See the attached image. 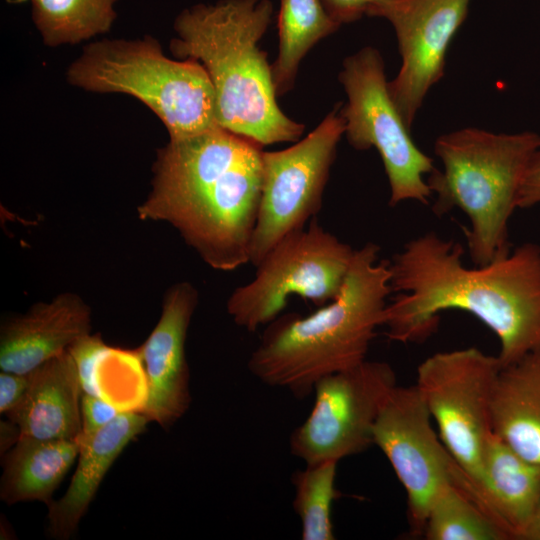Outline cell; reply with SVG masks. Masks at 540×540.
<instances>
[{
	"instance_id": "6da1fadb",
	"label": "cell",
	"mask_w": 540,
	"mask_h": 540,
	"mask_svg": "<svg viewBox=\"0 0 540 540\" xmlns=\"http://www.w3.org/2000/svg\"><path fill=\"white\" fill-rule=\"evenodd\" d=\"M459 242L428 232L389 261L395 295L383 325L390 340L420 343L438 329L440 313L469 312L500 341L503 367L540 355V245L525 242L485 265L467 267Z\"/></svg>"
},
{
	"instance_id": "7a4b0ae2",
	"label": "cell",
	"mask_w": 540,
	"mask_h": 540,
	"mask_svg": "<svg viewBox=\"0 0 540 540\" xmlns=\"http://www.w3.org/2000/svg\"><path fill=\"white\" fill-rule=\"evenodd\" d=\"M262 146L220 125L158 151L141 220L165 222L211 268L250 262L263 182Z\"/></svg>"
},
{
	"instance_id": "3957f363",
	"label": "cell",
	"mask_w": 540,
	"mask_h": 540,
	"mask_svg": "<svg viewBox=\"0 0 540 540\" xmlns=\"http://www.w3.org/2000/svg\"><path fill=\"white\" fill-rule=\"evenodd\" d=\"M368 242L355 250L336 299L308 316L289 312L266 325L248 360L262 383L287 389L298 398L322 378L364 362L392 293L389 261Z\"/></svg>"
},
{
	"instance_id": "277c9868",
	"label": "cell",
	"mask_w": 540,
	"mask_h": 540,
	"mask_svg": "<svg viewBox=\"0 0 540 540\" xmlns=\"http://www.w3.org/2000/svg\"><path fill=\"white\" fill-rule=\"evenodd\" d=\"M273 14L269 0L198 4L174 23L173 54L199 62L212 83L223 128L266 146L297 142L305 126L277 104L272 66L258 42Z\"/></svg>"
},
{
	"instance_id": "5b68a950",
	"label": "cell",
	"mask_w": 540,
	"mask_h": 540,
	"mask_svg": "<svg viewBox=\"0 0 540 540\" xmlns=\"http://www.w3.org/2000/svg\"><path fill=\"white\" fill-rule=\"evenodd\" d=\"M540 147L532 131L492 133L464 128L437 138L434 152L443 164L426 182L435 194L433 213L441 217L454 208L463 211L464 229L475 265H485L512 247L508 223L517 207L525 171Z\"/></svg>"
},
{
	"instance_id": "8992f818",
	"label": "cell",
	"mask_w": 540,
	"mask_h": 540,
	"mask_svg": "<svg viewBox=\"0 0 540 540\" xmlns=\"http://www.w3.org/2000/svg\"><path fill=\"white\" fill-rule=\"evenodd\" d=\"M67 80L89 92L137 98L158 116L170 139L219 125L214 89L204 67L195 60L168 58L150 37L88 45L69 66Z\"/></svg>"
},
{
	"instance_id": "52a82bcc",
	"label": "cell",
	"mask_w": 540,
	"mask_h": 540,
	"mask_svg": "<svg viewBox=\"0 0 540 540\" xmlns=\"http://www.w3.org/2000/svg\"><path fill=\"white\" fill-rule=\"evenodd\" d=\"M354 253L313 218L272 247L255 266L254 279L231 293L227 312L237 326L254 332L282 314L291 296L321 307L340 294Z\"/></svg>"
},
{
	"instance_id": "ba28073f",
	"label": "cell",
	"mask_w": 540,
	"mask_h": 540,
	"mask_svg": "<svg viewBox=\"0 0 540 540\" xmlns=\"http://www.w3.org/2000/svg\"><path fill=\"white\" fill-rule=\"evenodd\" d=\"M339 80L348 98L340 108L344 134L353 148L378 151L390 186L389 205L428 204L432 192L424 176L435 170L434 161L413 142L390 96L381 54L365 47L346 58Z\"/></svg>"
},
{
	"instance_id": "9c48e42d",
	"label": "cell",
	"mask_w": 540,
	"mask_h": 540,
	"mask_svg": "<svg viewBox=\"0 0 540 540\" xmlns=\"http://www.w3.org/2000/svg\"><path fill=\"white\" fill-rule=\"evenodd\" d=\"M501 369L497 356L475 347L435 353L417 368L415 385L441 441L474 483L480 480L482 454L492 432V400Z\"/></svg>"
},
{
	"instance_id": "30bf717a",
	"label": "cell",
	"mask_w": 540,
	"mask_h": 540,
	"mask_svg": "<svg viewBox=\"0 0 540 540\" xmlns=\"http://www.w3.org/2000/svg\"><path fill=\"white\" fill-rule=\"evenodd\" d=\"M345 132L339 107L327 114L305 138L280 151H263V182L259 211L250 246L256 266L287 234L302 229L318 214Z\"/></svg>"
},
{
	"instance_id": "8fae6325",
	"label": "cell",
	"mask_w": 540,
	"mask_h": 540,
	"mask_svg": "<svg viewBox=\"0 0 540 540\" xmlns=\"http://www.w3.org/2000/svg\"><path fill=\"white\" fill-rule=\"evenodd\" d=\"M393 368L383 361L361 364L320 379L305 421L290 436L291 453L306 464L340 461L373 444V427L396 386Z\"/></svg>"
},
{
	"instance_id": "7c38bea8",
	"label": "cell",
	"mask_w": 540,
	"mask_h": 540,
	"mask_svg": "<svg viewBox=\"0 0 540 540\" xmlns=\"http://www.w3.org/2000/svg\"><path fill=\"white\" fill-rule=\"evenodd\" d=\"M373 444L405 489L410 532L422 536L434 496L451 480L454 459L434 432L416 385H396L390 392L373 427Z\"/></svg>"
},
{
	"instance_id": "4fadbf2b",
	"label": "cell",
	"mask_w": 540,
	"mask_h": 540,
	"mask_svg": "<svg viewBox=\"0 0 540 540\" xmlns=\"http://www.w3.org/2000/svg\"><path fill=\"white\" fill-rule=\"evenodd\" d=\"M470 0H382L369 14L393 26L402 64L388 82L390 96L410 128L443 76L449 44L465 21Z\"/></svg>"
},
{
	"instance_id": "5bb4252c",
	"label": "cell",
	"mask_w": 540,
	"mask_h": 540,
	"mask_svg": "<svg viewBox=\"0 0 540 540\" xmlns=\"http://www.w3.org/2000/svg\"><path fill=\"white\" fill-rule=\"evenodd\" d=\"M197 304L198 292L191 283L179 282L169 287L157 324L136 349L147 384L141 413L162 428L179 420L191 403L185 342Z\"/></svg>"
},
{
	"instance_id": "9a60e30c",
	"label": "cell",
	"mask_w": 540,
	"mask_h": 540,
	"mask_svg": "<svg viewBox=\"0 0 540 540\" xmlns=\"http://www.w3.org/2000/svg\"><path fill=\"white\" fill-rule=\"evenodd\" d=\"M89 334L91 310L77 294L36 303L1 326V371L28 374Z\"/></svg>"
},
{
	"instance_id": "2e32d148",
	"label": "cell",
	"mask_w": 540,
	"mask_h": 540,
	"mask_svg": "<svg viewBox=\"0 0 540 540\" xmlns=\"http://www.w3.org/2000/svg\"><path fill=\"white\" fill-rule=\"evenodd\" d=\"M148 422L139 411H123L92 436L76 440V471L64 495L48 505L47 533L51 538L67 540L75 533L110 467Z\"/></svg>"
},
{
	"instance_id": "e0dca14e",
	"label": "cell",
	"mask_w": 540,
	"mask_h": 540,
	"mask_svg": "<svg viewBox=\"0 0 540 540\" xmlns=\"http://www.w3.org/2000/svg\"><path fill=\"white\" fill-rule=\"evenodd\" d=\"M472 491L510 539L521 540L540 501V465L520 456L492 431L482 454L481 477Z\"/></svg>"
},
{
	"instance_id": "ac0fdd59",
	"label": "cell",
	"mask_w": 540,
	"mask_h": 540,
	"mask_svg": "<svg viewBox=\"0 0 540 540\" xmlns=\"http://www.w3.org/2000/svg\"><path fill=\"white\" fill-rule=\"evenodd\" d=\"M29 374L21 402L7 415L21 435L40 440H73L81 434L82 389L67 350Z\"/></svg>"
},
{
	"instance_id": "d6986e66",
	"label": "cell",
	"mask_w": 540,
	"mask_h": 540,
	"mask_svg": "<svg viewBox=\"0 0 540 540\" xmlns=\"http://www.w3.org/2000/svg\"><path fill=\"white\" fill-rule=\"evenodd\" d=\"M492 431L526 460L540 465V355L503 367L491 409Z\"/></svg>"
},
{
	"instance_id": "ffe728a7",
	"label": "cell",
	"mask_w": 540,
	"mask_h": 540,
	"mask_svg": "<svg viewBox=\"0 0 540 540\" xmlns=\"http://www.w3.org/2000/svg\"><path fill=\"white\" fill-rule=\"evenodd\" d=\"M79 454L73 440H40L21 435L4 454L0 499L8 505L41 501L52 495Z\"/></svg>"
},
{
	"instance_id": "44dd1931",
	"label": "cell",
	"mask_w": 540,
	"mask_h": 540,
	"mask_svg": "<svg viewBox=\"0 0 540 540\" xmlns=\"http://www.w3.org/2000/svg\"><path fill=\"white\" fill-rule=\"evenodd\" d=\"M339 27L321 0H280L278 55L271 64L277 96L292 89L299 65L311 48Z\"/></svg>"
},
{
	"instance_id": "7402d4cb",
	"label": "cell",
	"mask_w": 540,
	"mask_h": 540,
	"mask_svg": "<svg viewBox=\"0 0 540 540\" xmlns=\"http://www.w3.org/2000/svg\"><path fill=\"white\" fill-rule=\"evenodd\" d=\"M422 536L427 540H510L471 494L452 479L434 496Z\"/></svg>"
},
{
	"instance_id": "603a6c76",
	"label": "cell",
	"mask_w": 540,
	"mask_h": 540,
	"mask_svg": "<svg viewBox=\"0 0 540 540\" xmlns=\"http://www.w3.org/2000/svg\"><path fill=\"white\" fill-rule=\"evenodd\" d=\"M34 23L48 46L76 44L107 32L117 0H31Z\"/></svg>"
},
{
	"instance_id": "cb8c5ba5",
	"label": "cell",
	"mask_w": 540,
	"mask_h": 540,
	"mask_svg": "<svg viewBox=\"0 0 540 540\" xmlns=\"http://www.w3.org/2000/svg\"><path fill=\"white\" fill-rule=\"evenodd\" d=\"M338 461L306 464L292 476L293 508L301 522L303 540H334L332 504L339 496L335 486Z\"/></svg>"
},
{
	"instance_id": "d4e9b609",
	"label": "cell",
	"mask_w": 540,
	"mask_h": 540,
	"mask_svg": "<svg viewBox=\"0 0 540 540\" xmlns=\"http://www.w3.org/2000/svg\"><path fill=\"white\" fill-rule=\"evenodd\" d=\"M80 412L82 430L78 439L92 436L121 413L106 400L89 394H82Z\"/></svg>"
},
{
	"instance_id": "484cf974",
	"label": "cell",
	"mask_w": 540,
	"mask_h": 540,
	"mask_svg": "<svg viewBox=\"0 0 540 540\" xmlns=\"http://www.w3.org/2000/svg\"><path fill=\"white\" fill-rule=\"evenodd\" d=\"M332 19L338 24L350 23L371 13L382 0H321Z\"/></svg>"
},
{
	"instance_id": "4316f807",
	"label": "cell",
	"mask_w": 540,
	"mask_h": 540,
	"mask_svg": "<svg viewBox=\"0 0 540 540\" xmlns=\"http://www.w3.org/2000/svg\"><path fill=\"white\" fill-rule=\"evenodd\" d=\"M29 386V374L1 371L0 412L8 414L23 399Z\"/></svg>"
},
{
	"instance_id": "83f0119b",
	"label": "cell",
	"mask_w": 540,
	"mask_h": 540,
	"mask_svg": "<svg viewBox=\"0 0 540 540\" xmlns=\"http://www.w3.org/2000/svg\"><path fill=\"white\" fill-rule=\"evenodd\" d=\"M537 205H540V147L529 161L517 200V207L520 209Z\"/></svg>"
},
{
	"instance_id": "f1b7e54d",
	"label": "cell",
	"mask_w": 540,
	"mask_h": 540,
	"mask_svg": "<svg viewBox=\"0 0 540 540\" xmlns=\"http://www.w3.org/2000/svg\"><path fill=\"white\" fill-rule=\"evenodd\" d=\"M0 448L1 455L3 456L9 449H11L21 436L19 427L11 420L1 421L0 425Z\"/></svg>"
},
{
	"instance_id": "f546056e",
	"label": "cell",
	"mask_w": 540,
	"mask_h": 540,
	"mask_svg": "<svg viewBox=\"0 0 540 540\" xmlns=\"http://www.w3.org/2000/svg\"><path fill=\"white\" fill-rule=\"evenodd\" d=\"M521 540H540V501Z\"/></svg>"
}]
</instances>
